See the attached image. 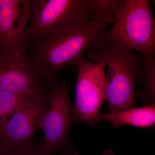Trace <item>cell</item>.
I'll list each match as a JSON object with an SVG mask.
<instances>
[{"label":"cell","mask_w":155,"mask_h":155,"mask_svg":"<svg viewBox=\"0 0 155 155\" xmlns=\"http://www.w3.org/2000/svg\"><path fill=\"white\" fill-rule=\"evenodd\" d=\"M107 25L95 19L69 24L27 45L26 55L39 77L49 88L58 82L60 71L73 64L85 51L104 46Z\"/></svg>","instance_id":"1"},{"label":"cell","mask_w":155,"mask_h":155,"mask_svg":"<svg viewBox=\"0 0 155 155\" xmlns=\"http://www.w3.org/2000/svg\"><path fill=\"white\" fill-rule=\"evenodd\" d=\"M88 57L95 63L104 62L109 67V82L106 100L109 113L137 107L135 87L142 79L144 58L133 50L109 47L92 49Z\"/></svg>","instance_id":"2"},{"label":"cell","mask_w":155,"mask_h":155,"mask_svg":"<svg viewBox=\"0 0 155 155\" xmlns=\"http://www.w3.org/2000/svg\"><path fill=\"white\" fill-rule=\"evenodd\" d=\"M104 47L137 51L155 58V22L149 1L125 0L114 25L105 31Z\"/></svg>","instance_id":"3"},{"label":"cell","mask_w":155,"mask_h":155,"mask_svg":"<svg viewBox=\"0 0 155 155\" xmlns=\"http://www.w3.org/2000/svg\"><path fill=\"white\" fill-rule=\"evenodd\" d=\"M31 10L25 33L27 46L66 25L93 19L91 0H31Z\"/></svg>","instance_id":"4"},{"label":"cell","mask_w":155,"mask_h":155,"mask_svg":"<svg viewBox=\"0 0 155 155\" xmlns=\"http://www.w3.org/2000/svg\"><path fill=\"white\" fill-rule=\"evenodd\" d=\"M77 72L72 120L94 127L100 108L106 100L108 80L104 62L92 64L81 56L73 64Z\"/></svg>","instance_id":"5"},{"label":"cell","mask_w":155,"mask_h":155,"mask_svg":"<svg viewBox=\"0 0 155 155\" xmlns=\"http://www.w3.org/2000/svg\"><path fill=\"white\" fill-rule=\"evenodd\" d=\"M48 104L42 119L41 129L44 133L41 147L52 153L67 143L73 108L69 102L67 80L51 85Z\"/></svg>","instance_id":"6"},{"label":"cell","mask_w":155,"mask_h":155,"mask_svg":"<svg viewBox=\"0 0 155 155\" xmlns=\"http://www.w3.org/2000/svg\"><path fill=\"white\" fill-rule=\"evenodd\" d=\"M48 92L41 95L8 119L0 129V139L14 149H31L34 135L41 129Z\"/></svg>","instance_id":"7"},{"label":"cell","mask_w":155,"mask_h":155,"mask_svg":"<svg viewBox=\"0 0 155 155\" xmlns=\"http://www.w3.org/2000/svg\"><path fill=\"white\" fill-rule=\"evenodd\" d=\"M48 88L34 69L26 53L0 49V91L43 93L48 91Z\"/></svg>","instance_id":"8"},{"label":"cell","mask_w":155,"mask_h":155,"mask_svg":"<svg viewBox=\"0 0 155 155\" xmlns=\"http://www.w3.org/2000/svg\"><path fill=\"white\" fill-rule=\"evenodd\" d=\"M31 0H0V49L26 53Z\"/></svg>","instance_id":"9"},{"label":"cell","mask_w":155,"mask_h":155,"mask_svg":"<svg viewBox=\"0 0 155 155\" xmlns=\"http://www.w3.org/2000/svg\"><path fill=\"white\" fill-rule=\"evenodd\" d=\"M97 122L107 121L112 123L115 128L127 124L135 127H154L155 124V104L143 107L127 109L116 113H99Z\"/></svg>","instance_id":"10"},{"label":"cell","mask_w":155,"mask_h":155,"mask_svg":"<svg viewBox=\"0 0 155 155\" xmlns=\"http://www.w3.org/2000/svg\"><path fill=\"white\" fill-rule=\"evenodd\" d=\"M48 92L19 94L0 91V129L9 116Z\"/></svg>","instance_id":"11"},{"label":"cell","mask_w":155,"mask_h":155,"mask_svg":"<svg viewBox=\"0 0 155 155\" xmlns=\"http://www.w3.org/2000/svg\"><path fill=\"white\" fill-rule=\"evenodd\" d=\"M124 3L125 0H91L93 19L110 25L117 19Z\"/></svg>","instance_id":"12"},{"label":"cell","mask_w":155,"mask_h":155,"mask_svg":"<svg viewBox=\"0 0 155 155\" xmlns=\"http://www.w3.org/2000/svg\"><path fill=\"white\" fill-rule=\"evenodd\" d=\"M155 76V58H144V67L142 77L144 82V88L138 93V96L145 104H154Z\"/></svg>","instance_id":"13"},{"label":"cell","mask_w":155,"mask_h":155,"mask_svg":"<svg viewBox=\"0 0 155 155\" xmlns=\"http://www.w3.org/2000/svg\"><path fill=\"white\" fill-rule=\"evenodd\" d=\"M14 155H52V153L45 150L41 147L36 149L33 147L28 150H16Z\"/></svg>","instance_id":"14"},{"label":"cell","mask_w":155,"mask_h":155,"mask_svg":"<svg viewBox=\"0 0 155 155\" xmlns=\"http://www.w3.org/2000/svg\"><path fill=\"white\" fill-rule=\"evenodd\" d=\"M16 150L0 139V155H14Z\"/></svg>","instance_id":"15"}]
</instances>
